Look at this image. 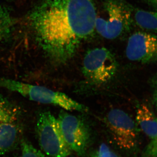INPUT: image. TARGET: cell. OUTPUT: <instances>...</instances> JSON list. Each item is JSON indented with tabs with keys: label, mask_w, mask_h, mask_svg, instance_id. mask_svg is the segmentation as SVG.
Returning a JSON list of instances; mask_svg holds the SVG:
<instances>
[{
	"label": "cell",
	"mask_w": 157,
	"mask_h": 157,
	"mask_svg": "<svg viewBox=\"0 0 157 157\" xmlns=\"http://www.w3.org/2000/svg\"><path fill=\"white\" fill-rule=\"evenodd\" d=\"M19 136V129L14 122L0 123V156L14 148Z\"/></svg>",
	"instance_id": "10"
},
{
	"label": "cell",
	"mask_w": 157,
	"mask_h": 157,
	"mask_svg": "<svg viewBox=\"0 0 157 157\" xmlns=\"http://www.w3.org/2000/svg\"><path fill=\"white\" fill-rule=\"evenodd\" d=\"M0 87L19 93L31 101L56 105L66 110L86 111L87 107L63 93L40 86L33 85L8 78H0Z\"/></svg>",
	"instance_id": "2"
},
{
	"label": "cell",
	"mask_w": 157,
	"mask_h": 157,
	"mask_svg": "<svg viewBox=\"0 0 157 157\" xmlns=\"http://www.w3.org/2000/svg\"><path fill=\"white\" fill-rule=\"evenodd\" d=\"M94 0H42L31 12L36 40L57 63H65L95 30Z\"/></svg>",
	"instance_id": "1"
},
{
	"label": "cell",
	"mask_w": 157,
	"mask_h": 157,
	"mask_svg": "<svg viewBox=\"0 0 157 157\" xmlns=\"http://www.w3.org/2000/svg\"><path fill=\"white\" fill-rule=\"evenodd\" d=\"M126 54L132 61L157 63V36L145 32H136L129 38Z\"/></svg>",
	"instance_id": "8"
},
{
	"label": "cell",
	"mask_w": 157,
	"mask_h": 157,
	"mask_svg": "<svg viewBox=\"0 0 157 157\" xmlns=\"http://www.w3.org/2000/svg\"><path fill=\"white\" fill-rule=\"evenodd\" d=\"M17 109L0 94V123L14 122L17 119Z\"/></svg>",
	"instance_id": "13"
},
{
	"label": "cell",
	"mask_w": 157,
	"mask_h": 157,
	"mask_svg": "<svg viewBox=\"0 0 157 157\" xmlns=\"http://www.w3.org/2000/svg\"><path fill=\"white\" fill-rule=\"evenodd\" d=\"M69 157V156H68V157Z\"/></svg>",
	"instance_id": "19"
},
{
	"label": "cell",
	"mask_w": 157,
	"mask_h": 157,
	"mask_svg": "<svg viewBox=\"0 0 157 157\" xmlns=\"http://www.w3.org/2000/svg\"><path fill=\"white\" fill-rule=\"evenodd\" d=\"M141 157H157V136L151 139L144 150Z\"/></svg>",
	"instance_id": "16"
},
{
	"label": "cell",
	"mask_w": 157,
	"mask_h": 157,
	"mask_svg": "<svg viewBox=\"0 0 157 157\" xmlns=\"http://www.w3.org/2000/svg\"><path fill=\"white\" fill-rule=\"evenodd\" d=\"M104 15L95 21V30L105 39L117 38L131 28L132 10L121 0H107L104 4Z\"/></svg>",
	"instance_id": "3"
},
{
	"label": "cell",
	"mask_w": 157,
	"mask_h": 157,
	"mask_svg": "<svg viewBox=\"0 0 157 157\" xmlns=\"http://www.w3.org/2000/svg\"><path fill=\"white\" fill-rule=\"evenodd\" d=\"M90 157H120L106 144H103Z\"/></svg>",
	"instance_id": "15"
},
{
	"label": "cell",
	"mask_w": 157,
	"mask_h": 157,
	"mask_svg": "<svg viewBox=\"0 0 157 157\" xmlns=\"http://www.w3.org/2000/svg\"><path fill=\"white\" fill-rule=\"evenodd\" d=\"M137 123L144 133L151 139L157 136V116L149 107L142 104L136 112Z\"/></svg>",
	"instance_id": "9"
},
{
	"label": "cell",
	"mask_w": 157,
	"mask_h": 157,
	"mask_svg": "<svg viewBox=\"0 0 157 157\" xmlns=\"http://www.w3.org/2000/svg\"><path fill=\"white\" fill-rule=\"evenodd\" d=\"M14 25V20L10 11L0 6V41L10 37Z\"/></svg>",
	"instance_id": "12"
},
{
	"label": "cell",
	"mask_w": 157,
	"mask_h": 157,
	"mask_svg": "<svg viewBox=\"0 0 157 157\" xmlns=\"http://www.w3.org/2000/svg\"><path fill=\"white\" fill-rule=\"evenodd\" d=\"M21 143V153L20 157H45L42 152L27 141H23Z\"/></svg>",
	"instance_id": "14"
},
{
	"label": "cell",
	"mask_w": 157,
	"mask_h": 157,
	"mask_svg": "<svg viewBox=\"0 0 157 157\" xmlns=\"http://www.w3.org/2000/svg\"><path fill=\"white\" fill-rule=\"evenodd\" d=\"M106 123L118 146L126 150H133L138 143L139 130L135 121L124 111L113 109L108 113Z\"/></svg>",
	"instance_id": "6"
},
{
	"label": "cell",
	"mask_w": 157,
	"mask_h": 157,
	"mask_svg": "<svg viewBox=\"0 0 157 157\" xmlns=\"http://www.w3.org/2000/svg\"><path fill=\"white\" fill-rule=\"evenodd\" d=\"M135 19L140 27L157 33V11L137 10L135 14Z\"/></svg>",
	"instance_id": "11"
},
{
	"label": "cell",
	"mask_w": 157,
	"mask_h": 157,
	"mask_svg": "<svg viewBox=\"0 0 157 157\" xmlns=\"http://www.w3.org/2000/svg\"><path fill=\"white\" fill-rule=\"evenodd\" d=\"M117 63L115 57L107 48H97L86 53L82 72L88 80L95 84L106 83L116 73Z\"/></svg>",
	"instance_id": "5"
},
{
	"label": "cell",
	"mask_w": 157,
	"mask_h": 157,
	"mask_svg": "<svg viewBox=\"0 0 157 157\" xmlns=\"http://www.w3.org/2000/svg\"><path fill=\"white\" fill-rule=\"evenodd\" d=\"M39 145L48 157H67L71 151L63 136L57 118L49 111L41 113L36 122Z\"/></svg>",
	"instance_id": "4"
},
{
	"label": "cell",
	"mask_w": 157,
	"mask_h": 157,
	"mask_svg": "<svg viewBox=\"0 0 157 157\" xmlns=\"http://www.w3.org/2000/svg\"><path fill=\"white\" fill-rule=\"evenodd\" d=\"M66 143L78 155L86 154L89 142V132L87 127L79 118L64 111L57 118Z\"/></svg>",
	"instance_id": "7"
},
{
	"label": "cell",
	"mask_w": 157,
	"mask_h": 157,
	"mask_svg": "<svg viewBox=\"0 0 157 157\" xmlns=\"http://www.w3.org/2000/svg\"><path fill=\"white\" fill-rule=\"evenodd\" d=\"M151 85L152 90L154 101L157 108V73L151 78Z\"/></svg>",
	"instance_id": "17"
},
{
	"label": "cell",
	"mask_w": 157,
	"mask_h": 157,
	"mask_svg": "<svg viewBox=\"0 0 157 157\" xmlns=\"http://www.w3.org/2000/svg\"><path fill=\"white\" fill-rule=\"evenodd\" d=\"M150 7L157 11V0H144Z\"/></svg>",
	"instance_id": "18"
}]
</instances>
